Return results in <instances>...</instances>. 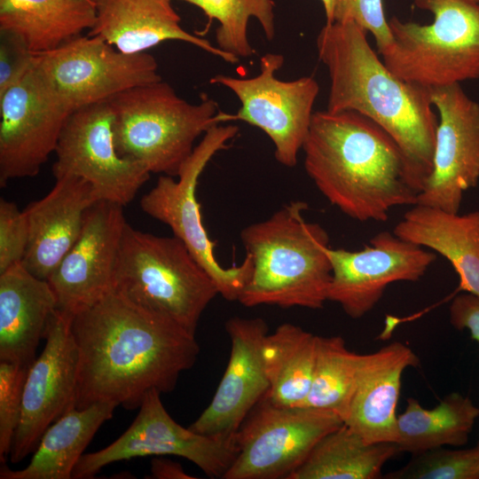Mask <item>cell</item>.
Returning <instances> with one entry per match:
<instances>
[{
    "mask_svg": "<svg viewBox=\"0 0 479 479\" xmlns=\"http://www.w3.org/2000/svg\"><path fill=\"white\" fill-rule=\"evenodd\" d=\"M326 253L332 266L327 301L354 319L371 311L389 285L420 280L436 259L435 253L387 231L373 236L362 250L329 247Z\"/></svg>",
    "mask_w": 479,
    "mask_h": 479,
    "instance_id": "obj_16",
    "label": "cell"
},
{
    "mask_svg": "<svg viewBox=\"0 0 479 479\" xmlns=\"http://www.w3.org/2000/svg\"><path fill=\"white\" fill-rule=\"evenodd\" d=\"M325 10L326 23L331 24L334 22V12L336 0H320Z\"/></svg>",
    "mask_w": 479,
    "mask_h": 479,
    "instance_id": "obj_39",
    "label": "cell"
},
{
    "mask_svg": "<svg viewBox=\"0 0 479 479\" xmlns=\"http://www.w3.org/2000/svg\"><path fill=\"white\" fill-rule=\"evenodd\" d=\"M395 443H367L344 423L323 436L288 479H376L400 453Z\"/></svg>",
    "mask_w": 479,
    "mask_h": 479,
    "instance_id": "obj_27",
    "label": "cell"
},
{
    "mask_svg": "<svg viewBox=\"0 0 479 479\" xmlns=\"http://www.w3.org/2000/svg\"><path fill=\"white\" fill-rule=\"evenodd\" d=\"M386 479H479V442L467 449L444 447L412 454L397 470L386 474Z\"/></svg>",
    "mask_w": 479,
    "mask_h": 479,
    "instance_id": "obj_32",
    "label": "cell"
},
{
    "mask_svg": "<svg viewBox=\"0 0 479 479\" xmlns=\"http://www.w3.org/2000/svg\"><path fill=\"white\" fill-rule=\"evenodd\" d=\"M53 188L23 211L29 228L24 267L45 279L78 239L86 210L98 200L86 180L65 176L55 178Z\"/></svg>",
    "mask_w": 479,
    "mask_h": 479,
    "instance_id": "obj_20",
    "label": "cell"
},
{
    "mask_svg": "<svg viewBox=\"0 0 479 479\" xmlns=\"http://www.w3.org/2000/svg\"><path fill=\"white\" fill-rule=\"evenodd\" d=\"M304 168L322 195L349 217L384 222L420 193L396 141L354 111L314 112L303 144Z\"/></svg>",
    "mask_w": 479,
    "mask_h": 479,
    "instance_id": "obj_2",
    "label": "cell"
},
{
    "mask_svg": "<svg viewBox=\"0 0 479 479\" xmlns=\"http://www.w3.org/2000/svg\"><path fill=\"white\" fill-rule=\"evenodd\" d=\"M112 290L193 335L203 311L219 294L214 280L180 240L144 232L128 223Z\"/></svg>",
    "mask_w": 479,
    "mask_h": 479,
    "instance_id": "obj_6",
    "label": "cell"
},
{
    "mask_svg": "<svg viewBox=\"0 0 479 479\" xmlns=\"http://www.w3.org/2000/svg\"><path fill=\"white\" fill-rule=\"evenodd\" d=\"M239 131L236 125H215L203 134L178 174L161 175L156 185L145 193L140 206L153 218L167 224L192 256L214 280L218 294L227 301H238L249 281L253 261L248 254L239 264L223 267L215 256L212 241L202 223L196 189L200 174L212 157L227 147Z\"/></svg>",
    "mask_w": 479,
    "mask_h": 479,
    "instance_id": "obj_8",
    "label": "cell"
},
{
    "mask_svg": "<svg viewBox=\"0 0 479 479\" xmlns=\"http://www.w3.org/2000/svg\"><path fill=\"white\" fill-rule=\"evenodd\" d=\"M29 228L24 211L14 202L0 199V273L22 263L28 245Z\"/></svg>",
    "mask_w": 479,
    "mask_h": 479,
    "instance_id": "obj_34",
    "label": "cell"
},
{
    "mask_svg": "<svg viewBox=\"0 0 479 479\" xmlns=\"http://www.w3.org/2000/svg\"><path fill=\"white\" fill-rule=\"evenodd\" d=\"M117 404L95 403L74 408L55 420L43 433L29 464L11 470L5 464L1 479H70L83 451L101 425L113 416Z\"/></svg>",
    "mask_w": 479,
    "mask_h": 479,
    "instance_id": "obj_25",
    "label": "cell"
},
{
    "mask_svg": "<svg viewBox=\"0 0 479 479\" xmlns=\"http://www.w3.org/2000/svg\"><path fill=\"white\" fill-rule=\"evenodd\" d=\"M479 417V407L458 392L445 396L433 409L423 408L413 397L397 420L399 451L419 453L445 446L465 445Z\"/></svg>",
    "mask_w": 479,
    "mask_h": 479,
    "instance_id": "obj_28",
    "label": "cell"
},
{
    "mask_svg": "<svg viewBox=\"0 0 479 479\" xmlns=\"http://www.w3.org/2000/svg\"><path fill=\"white\" fill-rule=\"evenodd\" d=\"M95 20L94 0H0V31L20 38L33 53L82 35Z\"/></svg>",
    "mask_w": 479,
    "mask_h": 479,
    "instance_id": "obj_26",
    "label": "cell"
},
{
    "mask_svg": "<svg viewBox=\"0 0 479 479\" xmlns=\"http://www.w3.org/2000/svg\"><path fill=\"white\" fill-rule=\"evenodd\" d=\"M475 1H479V0H475Z\"/></svg>",
    "mask_w": 479,
    "mask_h": 479,
    "instance_id": "obj_40",
    "label": "cell"
},
{
    "mask_svg": "<svg viewBox=\"0 0 479 479\" xmlns=\"http://www.w3.org/2000/svg\"><path fill=\"white\" fill-rule=\"evenodd\" d=\"M79 356L75 408L102 401L138 408L147 392L169 393L196 363L195 335L111 290L72 317Z\"/></svg>",
    "mask_w": 479,
    "mask_h": 479,
    "instance_id": "obj_1",
    "label": "cell"
},
{
    "mask_svg": "<svg viewBox=\"0 0 479 479\" xmlns=\"http://www.w3.org/2000/svg\"><path fill=\"white\" fill-rule=\"evenodd\" d=\"M153 478L157 479H191L178 463L165 459H153L151 463Z\"/></svg>",
    "mask_w": 479,
    "mask_h": 479,
    "instance_id": "obj_38",
    "label": "cell"
},
{
    "mask_svg": "<svg viewBox=\"0 0 479 479\" xmlns=\"http://www.w3.org/2000/svg\"><path fill=\"white\" fill-rule=\"evenodd\" d=\"M318 336L285 323L265 337L263 353L269 380L265 397L279 406H300L312 381Z\"/></svg>",
    "mask_w": 479,
    "mask_h": 479,
    "instance_id": "obj_29",
    "label": "cell"
},
{
    "mask_svg": "<svg viewBox=\"0 0 479 479\" xmlns=\"http://www.w3.org/2000/svg\"><path fill=\"white\" fill-rule=\"evenodd\" d=\"M0 95L16 83L29 69L33 52L13 34L0 31Z\"/></svg>",
    "mask_w": 479,
    "mask_h": 479,
    "instance_id": "obj_36",
    "label": "cell"
},
{
    "mask_svg": "<svg viewBox=\"0 0 479 479\" xmlns=\"http://www.w3.org/2000/svg\"><path fill=\"white\" fill-rule=\"evenodd\" d=\"M283 63V55L268 52L260 59L257 75H216L210 82L228 88L241 103L237 114H225V122L243 121L262 130L274 145L276 160L293 168L310 130L319 85L312 76L278 79L276 72Z\"/></svg>",
    "mask_w": 479,
    "mask_h": 479,
    "instance_id": "obj_11",
    "label": "cell"
},
{
    "mask_svg": "<svg viewBox=\"0 0 479 479\" xmlns=\"http://www.w3.org/2000/svg\"><path fill=\"white\" fill-rule=\"evenodd\" d=\"M393 232L444 256L459 278V290L479 296V211L459 215L415 204Z\"/></svg>",
    "mask_w": 479,
    "mask_h": 479,
    "instance_id": "obj_24",
    "label": "cell"
},
{
    "mask_svg": "<svg viewBox=\"0 0 479 479\" xmlns=\"http://www.w3.org/2000/svg\"><path fill=\"white\" fill-rule=\"evenodd\" d=\"M429 24L389 20L390 43L379 53L400 79L428 88L479 79V1L413 0Z\"/></svg>",
    "mask_w": 479,
    "mask_h": 479,
    "instance_id": "obj_7",
    "label": "cell"
},
{
    "mask_svg": "<svg viewBox=\"0 0 479 479\" xmlns=\"http://www.w3.org/2000/svg\"><path fill=\"white\" fill-rule=\"evenodd\" d=\"M439 118L431 173L417 204L459 213L479 181V104L460 83L429 88Z\"/></svg>",
    "mask_w": 479,
    "mask_h": 479,
    "instance_id": "obj_17",
    "label": "cell"
},
{
    "mask_svg": "<svg viewBox=\"0 0 479 479\" xmlns=\"http://www.w3.org/2000/svg\"><path fill=\"white\" fill-rule=\"evenodd\" d=\"M118 153L150 173L177 177L195 140L224 122V114L206 95L192 104L166 82L136 86L108 99Z\"/></svg>",
    "mask_w": 479,
    "mask_h": 479,
    "instance_id": "obj_5",
    "label": "cell"
},
{
    "mask_svg": "<svg viewBox=\"0 0 479 479\" xmlns=\"http://www.w3.org/2000/svg\"><path fill=\"white\" fill-rule=\"evenodd\" d=\"M72 317L55 310L44 333V348L28 369L10 452L13 464L34 452L45 430L75 408L79 356L71 332Z\"/></svg>",
    "mask_w": 479,
    "mask_h": 479,
    "instance_id": "obj_15",
    "label": "cell"
},
{
    "mask_svg": "<svg viewBox=\"0 0 479 479\" xmlns=\"http://www.w3.org/2000/svg\"><path fill=\"white\" fill-rule=\"evenodd\" d=\"M56 295L45 279L16 263L0 273V361L30 366L51 315Z\"/></svg>",
    "mask_w": 479,
    "mask_h": 479,
    "instance_id": "obj_23",
    "label": "cell"
},
{
    "mask_svg": "<svg viewBox=\"0 0 479 479\" xmlns=\"http://www.w3.org/2000/svg\"><path fill=\"white\" fill-rule=\"evenodd\" d=\"M420 360L400 342L361 355L356 389L344 424L367 443H396L401 378Z\"/></svg>",
    "mask_w": 479,
    "mask_h": 479,
    "instance_id": "obj_21",
    "label": "cell"
},
{
    "mask_svg": "<svg viewBox=\"0 0 479 479\" xmlns=\"http://www.w3.org/2000/svg\"><path fill=\"white\" fill-rule=\"evenodd\" d=\"M450 322L458 330L467 329L479 342V296L465 293L455 296L449 308Z\"/></svg>",
    "mask_w": 479,
    "mask_h": 479,
    "instance_id": "obj_37",
    "label": "cell"
},
{
    "mask_svg": "<svg viewBox=\"0 0 479 479\" xmlns=\"http://www.w3.org/2000/svg\"><path fill=\"white\" fill-rule=\"evenodd\" d=\"M307 209L305 201H290L240 232L253 261L251 278L238 300L243 306L318 310L327 301L329 236L319 224L306 221Z\"/></svg>",
    "mask_w": 479,
    "mask_h": 479,
    "instance_id": "obj_4",
    "label": "cell"
},
{
    "mask_svg": "<svg viewBox=\"0 0 479 479\" xmlns=\"http://www.w3.org/2000/svg\"><path fill=\"white\" fill-rule=\"evenodd\" d=\"M71 112L50 90L34 63L0 95V185L36 176L55 152Z\"/></svg>",
    "mask_w": 479,
    "mask_h": 479,
    "instance_id": "obj_14",
    "label": "cell"
},
{
    "mask_svg": "<svg viewBox=\"0 0 479 479\" xmlns=\"http://www.w3.org/2000/svg\"><path fill=\"white\" fill-rule=\"evenodd\" d=\"M113 122L108 99L72 111L59 137L52 173L55 178L81 177L92 185L98 200L124 207L148 181L151 173L118 153Z\"/></svg>",
    "mask_w": 479,
    "mask_h": 479,
    "instance_id": "obj_13",
    "label": "cell"
},
{
    "mask_svg": "<svg viewBox=\"0 0 479 479\" xmlns=\"http://www.w3.org/2000/svg\"><path fill=\"white\" fill-rule=\"evenodd\" d=\"M33 63L70 112L162 80L151 54L121 52L98 36L79 35L53 50L33 53Z\"/></svg>",
    "mask_w": 479,
    "mask_h": 479,
    "instance_id": "obj_10",
    "label": "cell"
},
{
    "mask_svg": "<svg viewBox=\"0 0 479 479\" xmlns=\"http://www.w3.org/2000/svg\"><path fill=\"white\" fill-rule=\"evenodd\" d=\"M94 1L96 20L88 35L104 39L121 52H145L162 42L180 41L199 47L224 61H239V58L184 29L171 0Z\"/></svg>",
    "mask_w": 479,
    "mask_h": 479,
    "instance_id": "obj_22",
    "label": "cell"
},
{
    "mask_svg": "<svg viewBox=\"0 0 479 479\" xmlns=\"http://www.w3.org/2000/svg\"><path fill=\"white\" fill-rule=\"evenodd\" d=\"M351 20L371 33L378 51L391 41V33L382 0H336L334 22Z\"/></svg>",
    "mask_w": 479,
    "mask_h": 479,
    "instance_id": "obj_35",
    "label": "cell"
},
{
    "mask_svg": "<svg viewBox=\"0 0 479 479\" xmlns=\"http://www.w3.org/2000/svg\"><path fill=\"white\" fill-rule=\"evenodd\" d=\"M342 424L334 412L279 406L263 397L236 433L238 452L223 479H288L315 444Z\"/></svg>",
    "mask_w": 479,
    "mask_h": 479,
    "instance_id": "obj_9",
    "label": "cell"
},
{
    "mask_svg": "<svg viewBox=\"0 0 479 479\" xmlns=\"http://www.w3.org/2000/svg\"><path fill=\"white\" fill-rule=\"evenodd\" d=\"M366 35L351 20L326 23L319 31L318 55L330 77L326 110L357 112L384 130L405 155L420 192L432 170L438 124L429 88L396 76Z\"/></svg>",
    "mask_w": 479,
    "mask_h": 479,
    "instance_id": "obj_3",
    "label": "cell"
},
{
    "mask_svg": "<svg viewBox=\"0 0 479 479\" xmlns=\"http://www.w3.org/2000/svg\"><path fill=\"white\" fill-rule=\"evenodd\" d=\"M361 355L341 336H318L309 394L300 406L328 410L344 422L356 389Z\"/></svg>",
    "mask_w": 479,
    "mask_h": 479,
    "instance_id": "obj_30",
    "label": "cell"
},
{
    "mask_svg": "<svg viewBox=\"0 0 479 479\" xmlns=\"http://www.w3.org/2000/svg\"><path fill=\"white\" fill-rule=\"evenodd\" d=\"M225 330L231 341L226 369L211 402L188 428L201 435L232 437L269 389L263 353L269 327L262 318L232 317Z\"/></svg>",
    "mask_w": 479,
    "mask_h": 479,
    "instance_id": "obj_19",
    "label": "cell"
},
{
    "mask_svg": "<svg viewBox=\"0 0 479 479\" xmlns=\"http://www.w3.org/2000/svg\"><path fill=\"white\" fill-rule=\"evenodd\" d=\"M161 394L157 389L147 392L129 428L108 446L83 454L72 478H92L106 465L149 455L179 456L208 477L224 478L238 452L236 435L210 436L182 427L166 411Z\"/></svg>",
    "mask_w": 479,
    "mask_h": 479,
    "instance_id": "obj_12",
    "label": "cell"
},
{
    "mask_svg": "<svg viewBox=\"0 0 479 479\" xmlns=\"http://www.w3.org/2000/svg\"><path fill=\"white\" fill-rule=\"evenodd\" d=\"M30 366L0 361V460L6 461L20 423L26 378Z\"/></svg>",
    "mask_w": 479,
    "mask_h": 479,
    "instance_id": "obj_33",
    "label": "cell"
},
{
    "mask_svg": "<svg viewBox=\"0 0 479 479\" xmlns=\"http://www.w3.org/2000/svg\"><path fill=\"white\" fill-rule=\"evenodd\" d=\"M172 1V0H171ZM196 5L203 11L209 22L216 20L217 47L237 58L250 57L255 53L247 36L250 18L260 23L266 38L275 35L274 3L272 0H180Z\"/></svg>",
    "mask_w": 479,
    "mask_h": 479,
    "instance_id": "obj_31",
    "label": "cell"
},
{
    "mask_svg": "<svg viewBox=\"0 0 479 479\" xmlns=\"http://www.w3.org/2000/svg\"><path fill=\"white\" fill-rule=\"evenodd\" d=\"M122 208L114 202L98 200L86 210L78 239L47 279L58 310L75 315L112 290L127 224Z\"/></svg>",
    "mask_w": 479,
    "mask_h": 479,
    "instance_id": "obj_18",
    "label": "cell"
}]
</instances>
